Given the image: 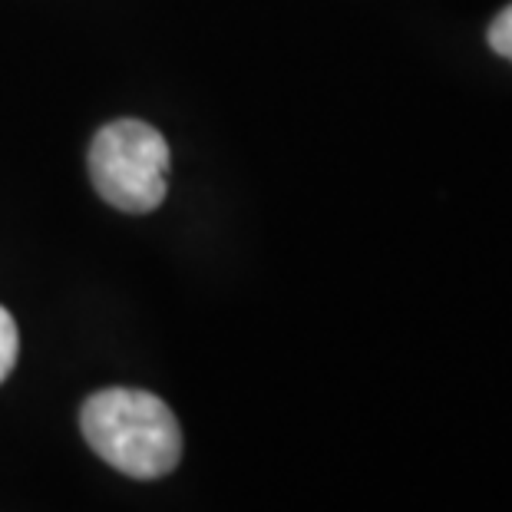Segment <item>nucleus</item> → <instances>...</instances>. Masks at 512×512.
<instances>
[{
    "mask_svg": "<svg viewBox=\"0 0 512 512\" xmlns=\"http://www.w3.org/2000/svg\"><path fill=\"white\" fill-rule=\"evenodd\" d=\"M169 143L143 119H116L93 136L90 179L119 212L146 215L166 202Z\"/></svg>",
    "mask_w": 512,
    "mask_h": 512,
    "instance_id": "f03ea898",
    "label": "nucleus"
},
{
    "mask_svg": "<svg viewBox=\"0 0 512 512\" xmlns=\"http://www.w3.org/2000/svg\"><path fill=\"white\" fill-rule=\"evenodd\" d=\"M489 47L512 63V4L489 24Z\"/></svg>",
    "mask_w": 512,
    "mask_h": 512,
    "instance_id": "20e7f679",
    "label": "nucleus"
},
{
    "mask_svg": "<svg viewBox=\"0 0 512 512\" xmlns=\"http://www.w3.org/2000/svg\"><path fill=\"white\" fill-rule=\"evenodd\" d=\"M80 427L96 456L133 479H159L182 460V427L166 400L146 390L110 387L80 410Z\"/></svg>",
    "mask_w": 512,
    "mask_h": 512,
    "instance_id": "f257e3e1",
    "label": "nucleus"
},
{
    "mask_svg": "<svg viewBox=\"0 0 512 512\" xmlns=\"http://www.w3.org/2000/svg\"><path fill=\"white\" fill-rule=\"evenodd\" d=\"M17 351H20V334L17 324L10 318L7 308H0V384L7 380V374L17 364Z\"/></svg>",
    "mask_w": 512,
    "mask_h": 512,
    "instance_id": "7ed1b4c3",
    "label": "nucleus"
}]
</instances>
